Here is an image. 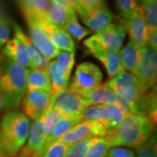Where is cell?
<instances>
[{"label":"cell","mask_w":157,"mask_h":157,"mask_svg":"<svg viewBox=\"0 0 157 157\" xmlns=\"http://www.w3.org/2000/svg\"><path fill=\"white\" fill-rule=\"evenodd\" d=\"M155 122L150 118L129 114L114 129L108 131L106 138L111 147H129L137 148L149 140Z\"/></svg>","instance_id":"6da1fadb"},{"label":"cell","mask_w":157,"mask_h":157,"mask_svg":"<svg viewBox=\"0 0 157 157\" xmlns=\"http://www.w3.org/2000/svg\"><path fill=\"white\" fill-rule=\"evenodd\" d=\"M29 69L0 54V92L4 98V109L19 106L26 93Z\"/></svg>","instance_id":"7a4b0ae2"},{"label":"cell","mask_w":157,"mask_h":157,"mask_svg":"<svg viewBox=\"0 0 157 157\" xmlns=\"http://www.w3.org/2000/svg\"><path fill=\"white\" fill-rule=\"evenodd\" d=\"M30 128V119L23 113L11 110L5 113L0 122V148L17 156L27 140Z\"/></svg>","instance_id":"3957f363"},{"label":"cell","mask_w":157,"mask_h":157,"mask_svg":"<svg viewBox=\"0 0 157 157\" xmlns=\"http://www.w3.org/2000/svg\"><path fill=\"white\" fill-rule=\"evenodd\" d=\"M126 30L121 25L111 24L107 28L92 35L84 41L90 52L97 50L120 51L123 45Z\"/></svg>","instance_id":"277c9868"},{"label":"cell","mask_w":157,"mask_h":157,"mask_svg":"<svg viewBox=\"0 0 157 157\" xmlns=\"http://www.w3.org/2000/svg\"><path fill=\"white\" fill-rule=\"evenodd\" d=\"M106 86L121 99L134 104L146 94L135 75L125 71L109 78Z\"/></svg>","instance_id":"5b68a950"},{"label":"cell","mask_w":157,"mask_h":157,"mask_svg":"<svg viewBox=\"0 0 157 157\" xmlns=\"http://www.w3.org/2000/svg\"><path fill=\"white\" fill-rule=\"evenodd\" d=\"M103 78L102 73L96 65L84 62L79 64L74 73L69 89L83 96L89 91L100 86Z\"/></svg>","instance_id":"8992f818"},{"label":"cell","mask_w":157,"mask_h":157,"mask_svg":"<svg viewBox=\"0 0 157 157\" xmlns=\"http://www.w3.org/2000/svg\"><path fill=\"white\" fill-rule=\"evenodd\" d=\"M157 51L145 45L140 48V61L134 74L145 92L152 89L156 84Z\"/></svg>","instance_id":"52a82bcc"},{"label":"cell","mask_w":157,"mask_h":157,"mask_svg":"<svg viewBox=\"0 0 157 157\" xmlns=\"http://www.w3.org/2000/svg\"><path fill=\"white\" fill-rule=\"evenodd\" d=\"M24 16L28 25L30 32V39L32 40L36 48L40 52V53L45 57L46 59L51 60L55 58L59 51L52 43L48 35L45 30L42 28L38 19L25 10H22Z\"/></svg>","instance_id":"ba28073f"},{"label":"cell","mask_w":157,"mask_h":157,"mask_svg":"<svg viewBox=\"0 0 157 157\" xmlns=\"http://www.w3.org/2000/svg\"><path fill=\"white\" fill-rule=\"evenodd\" d=\"M51 106L62 116H77L89 105L83 96L67 88L52 97Z\"/></svg>","instance_id":"9c48e42d"},{"label":"cell","mask_w":157,"mask_h":157,"mask_svg":"<svg viewBox=\"0 0 157 157\" xmlns=\"http://www.w3.org/2000/svg\"><path fill=\"white\" fill-rule=\"evenodd\" d=\"M107 133V130L105 125L100 121H81L75 125L58 140L70 146L85 139L105 137Z\"/></svg>","instance_id":"30bf717a"},{"label":"cell","mask_w":157,"mask_h":157,"mask_svg":"<svg viewBox=\"0 0 157 157\" xmlns=\"http://www.w3.org/2000/svg\"><path fill=\"white\" fill-rule=\"evenodd\" d=\"M51 101L52 94L45 91H27L21 103L23 113L34 121L39 120L48 110Z\"/></svg>","instance_id":"8fae6325"},{"label":"cell","mask_w":157,"mask_h":157,"mask_svg":"<svg viewBox=\"0 0 157 157\" xmlns=\"http://www.w3.org/2000/svg\"><path fill=\"white\" fill-rule=\"evenodd\" d=\"M121 25L126 30V33H128L130 41H132L135 45L140 48L147 45L149 31L143 17L140 6L132 15L122 19Z\"/></svg>","instance_id":"7c38bea8"},{"label":"cell","mask_w":157,"mask_h":157,"mask_svg":"<svg viewBox=\"0 0 157 157\" xmlns=\"http://www.w3.org/2000/svg\"><path fill=\"white\" fill-rule=\"evenodd\" d=\"M44 115L33 123L29 132L28 140H26V144L19 150L17 157H40L41 148L45 142L43 128Z\"/></svg>","instance_id":"4fadbf2b"},{"label":"cell","mask_w":157,"mask_h":157,"mask_svg":"<svg viewBox=\"0 0 157 157\" xmlns=\"http://www.w3.org/2000/svg\"><path fill=\"white\" fill-rule=\"evenodd\" d=\"M38 21L58 50L75 53V44L73 38L64 29L51 24L47 19H38Z\"/></svg>","instance_id":"5bb4252c"},{"label":"cell","mask_w":157,"mask_h":157,"mask_svg":"<svg viewBox=\"0 0 157 157\" xmlns=\"http://www.w3.org/2000/svg\"><path fill=\"white\" fill-rule=\"evenodd\" d=\"M82 22L91 29V32H101L113 23V15L107 7L102 6L87 12L86 17H81Z\"/></svg>","instance_id":"9a60e30c"},{"label":"cell","mask_w":157,"mask_h":157,"mask_svg":"<svg viewBox=\"0 0 157 157\" xmlns=\"http://www.w3.org/2000/svg\"><path fill=\"white\" fill-rule=\"evenodd\" d=\"M2 54L24 67L33 68L25 45L21 39L15 34L12 39H9L6 43L2 49Z\"/></svg>","instance_id":"2e32d148"},{"label":"cell","mask_w":157,"mask_h":157,"mask_svg":"<svg viewBox=\"0 0 157 157\" xmlns=\"http://www.w3.org/2000/svg\"><path fill=\"white\" fill-rule=\"evenodd\" d=\"M13 29H14V34L17 35V37L21 39V41L25 45L29 59L33 65V68H39V69L46 70L49 64V60L46 59L45 57L40 53V52L33 44L31 39L28 36H26V34L23 32L17 25L13 24Z\"/></svg>","instance_id":"e0dca14e"},{"label":"cell","mask_w":157,"mask_h":157,"mask_svg":"<svg viewBox=\"0 0 157 157\" xmlns=\"http://www.w3.org/2000/svg\"><path fill=\"white\" fill-rule=\"evenodd\" d=\"M74 15H76L74 10L61 0H51L46 19L51 24L63 28L68 20Z\"/></svg>","instance_id":"ac0fdd59"},{"label":"cell","mask_w":157,"mask_h":157,"mask_svg":"<svg viewBox=\"0 0 157 157\" xmlns=\"http://www.w3.org/2000/svg\"><path fill=\"white\" fill-rule=\"evenodd\" d=\"M120 51L97 50L91 52L104 65L107 70V75L110 78L124 72V68L121 60Z\"/></svg>","instance_id":"d6986e66"},{"label":"cell","mask_w":157,"mask_h":157,"mask_svg":"<svg viewBox=\"0 0 157 157\" xmlns=\"http://www.w3.org/2000/svg\"><path fill=\"white\" fill-rule=\"evenodd\" d=\"M81 118L79 115L77 116H63L60 119V121L57 123L55 128L52 131L50 135L46 138L45 140L42 148H41V152H40V157L44 155L47 148L55 141L59 140L61 136L65 135L67 132H68L71 128H73L75 125H77L79 122H81Z\"/></svg>","instance_id":"ffe728a7"},{"label":"cell","mask_w":157,"mask_h":157,"mask_svg":"<svg viewBox=\"0 0 157 157\" xmlns=\"http://www.w3.org/2000/svg\"><path fill=\"white\" fill-rule=\"evenodd\" d=\"M156 89L154 86L135 103V114L150 118L156 122Z\"/></svg>","instance_id":"44dd1931"},{"label":"cell","mask_w":157,"mask_h":157,"mask_svg":"<svg viewBox=\"0 0 157 157\" xmlns=\"http://www.w3.org/2000/svg\"><path fill=\"white\" fill-rule=\"evenodd\" d=\"M26 90L31 91H45L52 94V85L47 70L39 68L29 69L26 78Z\"/></svg>","instance_id":"7402d4cb"},{"label":"cell","mask_w":157,"mask_h":157,"mask_svg":"<svg viewBox=\"0 0 157 157\" xmlns=\"http://www.w3.org/2000/svg\"><path fill=\"white\" fill-rule=\"evenodd\" d=\"M120 52L124 70L126 69L127 71L135 74L140 61V47L129 40L128 43L120 51Z\"/></svg>","instance_id":"603a6c76"},{"label":"cell","mask_w":157,"mask_h":157,"mask_svg":"<svg viewBox=\"0 0 157 157\" xmlns=\"http://www.w3.org/2000/svg\"><path fill=\"white\" fill-rule=\"evenodd\" d=\"M47 73L49 75L52 85V97L55 96L57 94L63 90L67 88L68 79L65 78L57 69L55 61H51L47 67Z\"/></svg>","instance_id":"cb8c5ba5"},{"label":"cell","mask_w":157,"mask_h":157,"mask_svg":"<svg viewBox=\"0 0 157 157\" xmlns=\"http://www.w3.org/2000/svg\"><path fill=\"white\" fill-rule=\"evenodd\" d=\"M51 0H23L22 10H25L38 19H46Z\"/></svg>","instance_id":"d4e9b609"},{"label":"cell","mask_w":157,"mask_h":157,"mask_svg":"<svg viewBox=\"0 0 157 157\" xmlns=\"http://www.w3.org/2000/svg\"><path fill=\"white\" fill-rule=\"evenodd\" d=\"M140 8L149 33L157 31V0H142Z\"/></svg>","instance_id":"484cf974"},{"label":"cell","mask_w":157,"mask_h":157,"mask_svg":"<svg viewBox=\"0 0 157 157\" xmlns=\"http://www.w3.org/2000/svg\"><path fill=\"white\" fill-rule=\"evenodd\" d=\"M54 61L56 63L57 69L59 70V72L67 79L69 80L74 63H75L74 53L59 51L57 54L56 60Z\"/></svg>","instance_id":"4316f807"},{"label":"cell","mask_w":157,"mask_h":157,"mask_svg":"<svg viewBox=\"0 0 157 157\" xmlns=\"http://www.w3.org/2000/svg\"><path fill=\"white\" fill-rule=\"evenodd\" d=\"M82 121H100L107 125V117L104 107L101 105H89L79 114Z\"/></svg>","instance_id":"83f0119b"},{"label":"cell","mask_w":157,"mask_h":157,"mask_svg":"<svg viewBox=\"0 0 157 157\" xmlns=\"http://www.w3.org/2000/svg\"><path fill=\"white\" fill-rule=\"evenodd\" d=\"M103 107L107 117V122L106 125L107 132L115 128L122 122L125 118L129 115V113L123 111L121 108H120L115 105H107Z\"/></svg>","instance_id":"f1b7e54d"},{"label":"cell","mask_w":157,"mask_h":157,"mask_svg":"<svg viewBox=\"0 0 157 157\" xmlns=\"http://www.w3.org/2000/svg\"><path fill=\"white\" fill-rule=\"evenodd\" d=\"M99 140V137H93L79 140L68 147L65 157H86L90 147Z\"/></svg>","instance_id":"f546056e"},{"label":"cell","mask_w":157,"mask_h":157,"mask_svg":"<svg viewBox=\"0 0 157 157\" xmlns=\"http://www.w3.org/2000/svg\"><path fill=\"white\" fill-rule=\"evenodd\" d=\"M63 29L72 38H74L77 40H82L84 39L86 36H88L92 33V32L88 30V29L83 27L79 22L78 21L77 16L74 15L71 17L67 23L65 25V26L63 27Z\"/></svg>","instance_id":"4dcf8cb0"},{"label":"cell","mask_w":157,"mask_h":157,"mask_svg":"<svg viewBox=\"0 0 157 157\" xmlns=\"http://www.w3.org/2000/svg\"><path fill=\"white\" fill-rule=\"evenodd\" d=\"M63 117L59 113L54 109L50 105L48 110L44 115V123H43V128H44V135H45V140L46 138L50 135L52 131L55 128L57 123L60 121Z\"/></svg>","instance_id":"1f68e13d"},{"label":"cell","mask_w":157,"mask_h":157,"mask_svg":"<svg viewBox=\"0 0 157 157\" xmlns=\"http://www.w3.org/2000/svg\"><path fill=\"white\" fill-rule=\"evenodd\" d=\"M116 8L121 20H122L132 15L140 8V6L137 0H116Z\"/></svg>","instance_id":"d6a6232c"},{"label":"cell","mask_w":157,"mask_h":157,"mask_svg":"<svg viewBox=\"0 0 157 157\" xmlns=\"http://www.w3.org/2000/svg\"><path fill=\"white\" fill-rule=\"evenodd\" d=\"M111 148L106 138L101 137L90 147L86 157H106L107 151Z\"/></svg>","instance_id":"836d02e7"},{"label":"cell","mask_w":157,"mask_h":157,"mask_svg":"<svg viewBox=\"0 0 157 157\" xmlns=\"http://www.w3.org/2000/svg\"><path fill=\"white\" fill-rule=\"evenodd\" d=\"M137 149V157H157L156 135L153 134L149 140Z\"/></svg>","instance_id":"e575fe53"},{"label":"cell","mask_w":157,"mask_h":157,"mask_svg":"<svg viewBox=\"0 0 157 157\" xmlns=\"http://www.w3.org/2000/svg\"><path fill=\"white\" fill-rule=\"evenodd\" d=\"M68 147V145L57 140L47 148L42 157H65Z\"/></svg>","instance_id":"d590c367"},{"label":"cell","mask_w":157,"mask_h":157,"mask_svg":"<svg viewBox=\"0 0 157 157\" xmlns=\"http://www.w3.org/2000/svg\"><path fill=\"white\" fill-rule=\"evenodd\" d=\"M107 157H135V153L128 148L121 147H111L107 154Z\"/></svg>","instance_id":"8d00e7d4"},{"label":"cell","mask_w":157,"mask_h":157,"mask_svg":"<svg viewBox=\"0 0 157 157\" xmlns=\"http://www.w3.org/2000/svg\"><path fill=\"white\" fill-rule=\"evenodd\" d=\"M11 29L7 25V22L0 17V47L6 45V43L10 39Z\"/></svg>","instance_id":"74e56055"},{"label":"cell","mask_w":157,"mask_h":157,"mask_svg":"<svg viewBox=\"0 0 157 157\" xmlns=\"http://www.w3.org/2000/svg\"><path fill=\"white\" fill-rule=\"evenodd\" d=\"M65 4H67L69 7L74 10L75 12H78L80 17H83L86 16L87 11L85 10V8L81 5L80 0H61Z\"/></svg>","instance_id":"f35d334b"},{"label":"cell","mask_w":157,"mask_h":157,"mask_svg":"<svg viewBox=\"0 0 157 157\" xmlns=\"http://www.w3.org/2000/svg\"><path fill=\"white\" fill-rule=\"evenodd\" d=\"M81 5L85 8L86 11H88L96 8H100L104 6L103 0H80Z\"/></svg>","instance_id":"ab89813d"},{"label":"cell","mask_w":157,"mask_h":157,"mask_svg":"<svg viewBox=\"0 0 157 157\" xmlns=\"http://www.w3.org/2000/svg\"><path fill=\"white\" fill-rule=\"evenodd\" d=\"M147 45L150 46L152 49L157 51V31L152 32L151 33H149Z\"/></svg>","instance_id":"60d3db41"},{"label":"cell","mask_w":157,"mask_h":157,"mask_svg":"<svg viewBox=\"0 0 157 157\" xmlns=\"http://www.w3.org/2000/svg\"><path fill=\"white\" fill-rule=\"evenodd\" d=\"M3 109H4V98H3L1 92H0V112Z\"/></svg>","instance_id":"b9f144b4"},{"label":"cell","mask_w":157,"mask_h":157,"mask_svg":"<svg viewBox=\"0 0 157 157\" xmlns=\"http://www.w3.org/2000/svg\"><path fill=\"white\" fill-rule=\"evenodd\" d=\"M0 157H17V156H11L10 155H8L7 153L4 152L0 148Z\"/></svg>","instance_id":"7bdbcfd3"},{"label":"cell","mask_w":157,"mask_h":157,"mask_svg":"<svg viewBox=\"0 0 157 157\" xmlns=\"http://www.w3.org/2000/svg\"><path fill=\"white\" fill-rule=\"evenodd\" d=\"M140 1H142V0H140Z\"/></svg>","instance_id":"ee69618b"}]
</instances>
